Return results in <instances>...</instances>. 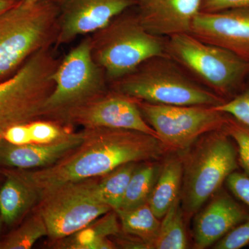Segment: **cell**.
<instances>
[{
	"mask_svg": "<svg viewBox=\"0 0 249 249\" xmlns=\"http://www.w3.org/2000/svg\"><path fill=\"white\" fill-rule=\"evenodd\" d=\"M79 145L41 169L19 170L40 196L65 183L98 178L124 163L160 159L166 151L160 139L132 129H83Z\"/></svg>",
	"mask_w": 249,
	"mask_h": 249,
	"instance_id": "1",
	"label": "cell"
},
{
	"mask_svg": "<svg viewBox=\"0 0 249 249\" xmlns=\"http://www.w3.org/2000/svg\"><path fill=\"white\" fill-rule=\"evenodd\" d=\"M109 85L136 101L152 104L217 106L225 101L166 55L149 59Z\"/></svg>",
	"mask_w": 249,
	"mask_h": 249,
	"instance_id": "2",
	"label": "cell"
},
{
	"mask_svg": "<svg viewBox=\"0 0 249 249\" xmlns=\"http://www.w3.org/2000/svg\"><path fill=\"white\" fill-rule=\"evenodd\" d=\"M59 13L53 0L34 4L22 0L0 14V81L12 76L37 52L54 47Z\"/></svg>",
	"mask_w": 249,
	"mask_h": 249,
	"instance_id": "3",
	"label": "cell"
},
{
	"mask_svg": "<svg viewBox=\"0 0 249 249\" xmlns=\"http://www.w3.org/2000/svg\"><path fill=\"white\" fill-rule=\"evenodd\" d=\"M165 54L199 84L227 101L244 89L249 61L191 34L167 37Z\"/></svg>",
	"mask_w": 249,
	"mask_h": 249,
	"instance_id": "4",
	"label": "cell"
},
{
	"mask_svg": "<svg viewBox=\"0 0 249 249\" xmlns=\"http://www.w3.org/2000/svg\"><path fill=\"white\" fill-rule=\"evenodd\" d=\"M129 10L90 35L93 60L103 69L109 84L149 59L166 55L167 38L149 32L137 12Z\"/></svg>",
	"mask_w": 249,
	"mask_h": 249,
	"instance_id": "5",
	"label": "cell"
},
{
	"mask_svg": "<svg viewBox=\"0 0 249 249\" xmlns=\"http://www.w3.org/2000/svg\"><path fill=\"white\" fill-rule=\"evenodd\" d=\"M60 60L53 47L42 49L12 76L0 81V137L12 126L42 119Z\"/></svg>",
	"mask_w": 249,
	"mask_h": 249,
	"instance_id": "6",
	"label": "cell"
},
{
	"mask_svg": "<svg viewBox=\"0 0 249 249\" xmlns=\"http://www.w3.org/2000/svg\"><path fill=\"white\" fill-rule=\"evenodd\" d=\"M232 142L224 129L213 131L201 139L183 163L180 200L187 213L197 212L238 168L237 147Z\"/></svg>",
	"mask_w": 249,
	"mask_h": 249,
	"instance_id": "7",
	"label": "cell"
},
{
	"mask_svg": "<svg viewBox=\"0 0 249 249\" xmlns=\"http://www.w3.org/2000/svg\"><path fill=\"white\" fill-rule=\"evenodd\" d=\"M53 78L55 85L44 106L42 119L62 124L73 108L109 89L106 73L93 60L90 35L61 58Z\"/></svg>",
	"mask_w": 249,
	"mask_h": 249,
	"instance_id": "8",
	"label": "cell"
},
{
	"mask_svg": "<svg viewBox=\"0 0 249 249\" xmlns=\"http://www.w3.org/2000/svg\"><path fill=\"white\" fill-rule=\"evenodd\" d=\"M97 178L66 183L41 195L37 212L50 238H66L113 211L99 199Z\"/></svg>",
	"mask_w": 249,
	"mask_h": 249,
	"instance_id": "9",
	"label": "cell"
},
{
	"mask_svg": "<svg viewBox=\"0 0 249 249\" xmlns=\"http://www.w3.org/2000/svg\"><path fill=\"white\" fill-rule=\"evenodd\" d=\"M136 101V100H135ZM137 101L145 121L167 147L186 150L200 136L223 129L227 114L214 106H167Z\"/></svg>",
	"mask_w": 249,
	"mask_h": 249,
	"instance_id": "10",
	"label": "cell"
},
{
	"mask_svg": "<svg viewBox=\"0 0 249 249\" xmlns=\"http://www.w3.org/2000/svg\"><path fill=\"white\" fill-rule=\"evenodd\" d=\"M63 124H76L83 129H132L160 139L144 119L137 101L110 88L103 94L71 109L65 116Z\"/></svg>",
	"mask_w": 249,
	"mask_h": 249,
	"instance_id": "11",
	"label": "cell"
},
{
	"mask_svg": "<svg viewBox=\"0 0 249 249\" xmlns=\"http://www.w3.org/2000/svg\"><path fill=\"white\" fill-rule=\"evenodd\" d=\"M58 35L54 48L89 36L116 16L139 5L138 0H60Z\"/></svg>",
	"mask_w": 249,
	"mask_h": 249,
	"instance_id": "12",
	"label": "cell"
},
{
	"mask_svg": "<svg viewBox=\"0 0 249 249\" xmlns=\"http://www.w3.org/2000/svg\"><path fill=\"white\" fill-rule=\"evenodd\" d=\"M190 34L249 61V7L199 12Z\"/></svg>",
	"mask_w": 249,
	"mask_h": 249,
	"instance_id": "13",
	"label": "cell"
},
{
	"mask_svg": "<svg viewBox=\"0 0 249 249\" xmlns=\"http://www.w3.org/2000/svg\"><path fill=\"white\" fill-rule=\"evenodd\" d=\"M202 0H143L137 14L149 32L161 37L190 34Z\"/></svg>",
	"mask_w": 249,
	"mask_h": 249,
	"instance_id": "14",
	"label": "cell"
},
{
	"mask_svg": "<svg viewBox=\"0 0 249 249\" xmlns=\"http://www.w3.org/2000/svg\"><path fill=\"white\" fill-rule=\"evenodd\" d=\"M249 219V213L245 208L227 193H219L196 218L193 237L196 248L214 245Z\"/></svg>",
	"mask_w": 249,
	"mask_h": 249,
	"instance_id": "15",
	"label": "cell"
},
{
	"mask_svg": "<svg viewBox=\"0 0 249 249\" xmlns=\"http://www.w3.org/2000/svg\"><path fill=\"white\" fill-rule=\"evenodd\" d=\"M83 138V131L72 132L63 140L51 143L15 145L0 139V165L18 170H37L50 166L78 146Z\"/></svg>",
	"mask_w": 249,
	"mask_h": 249,
	"instance_id": "16",
	"label": "cell"
},
{
	"mask_svg": "<svg viewBox=\"0 0 249 249\" xmlns=\"http://www.w3.org/2000/svg\"><path fill=\"white\" fill-rule=\"evenodd\" d=\"M0 189V216L1 221L14 225L40 199V193L23 177L19 170H7Z\"/></svg>",
	"mask_w": 249,
	"mask_h": 249,
	"instance_id": "17",
	"label": "cell"
},
{
	"mask_svg": "<svg viewBox=\"0 0 249 249\" xmlns=\"http://www.w3.org/2000/svg\"><path fill=\"white\" fill-rule=\"evenodd\" d=\"M183 173V161L179 157H170L160 165L158 178L148 200L152 212L159 219H161L180 197Z\"/></svg>",
	"mask_w": 249,
	"mask_h": 249,
	"instance_id": "18",
	"label": "cell"
},
{
	"mask_svg": "<svg viewBox=\"0 0 249 249\" xmlns=\"http://www.w3.org/2000/svg\"><path fill=\"white\" fill-rule=\"evenodd\" d=\"M117 214L109 211L101 219L93 222L76 233L73 237L64 242L63 248L77 249H111L115 245L108 240L109 235H116L119 232Z\"/></svg>",
	"mask_w": 249,
	"mask_h": 249,
	"instance_id": "19",
	"label": "cell"
},
{
	"mask_svg": "<svg viewBox=\"0 0 249 249\" xmlns=\"http://www.w3.org/2000/svg\"><path fill=\"white\" fill-rule=\"evenodd\" d=\"M115 212L125 233L135 236L139 240L145 242L148 249H153L160 222L152 212L148 203L132 209L119 210Z\"/></svg>",
	"mask_w": 249,
	"mask_h": 249,
	"instance_id": "20",
	"label": "cell"
},
{
	"mask_svg": "<svg viewBox=\"0 0 249 249\" xmlns=\"http://www.w3.org/2000/svg\"><path fill=\"white\" fill-rule=\"evenodd\" d=\"M137 163H124L97 178L96 191L99 199L113 211L120 209L129 180Z\"/></svg>",
	"mask_w": 249,
	"mask_h": 249,
	"instance_id": "21",
	"label": "cell"
},
{
	"mask_svg": "<svg viewBox=\"0 0 249 249\" xmlns=\"http://www.w3.org/2000/svg\"><path fill=\"white\" fill-rule=\"evenodd\" d=\"M160 169V165L155 163L137 165L129 180L120 209L117 211L132 209L148 203Z\"/></svg>",
	"mask_w": 249,
	"mask_h": 249,
	"instance_id": "22",
	"label": "cell"
},
{
	"mask_svg": "<svg viewBox=\"0 0 249 249\" xmlns=\"http://www.w3.org/2000/svg\"><path fill=\"white\" fill-rule=\"evenodd\" d=\"M161 219L158 235L154 242L153 249L188 248V240L183 224V209L180 197L172 204Z\"/></svg>",
	"mask_w": 249,
	"mask_h": 249,
	"instance_id": "23",
	"label": "cell"
},
{
	"mask_svg": "<svg viewBox=\"0 0 249 249\" xmlns=\"http://www.w3.org/2000/svg\"><path fill=\"white\" fill-rule=\"evenodd\" d=\"M48 235L47 227L38 212L28 219L0 242V249H31L41 237Z\"/></svg>",
	"mask_w": 249,
	"mask_h": 249,
	"instance_id": "24",
	"label": "cell"
},
{
	"mask_svg": "<svg viewBox=\"0 0 249 249\" xmlns=\"http://www.w3.org/2000/svg\"><path fill=\"white\" fill-rule=\"evenodd\" d=\"M31 142L51 143L67 138L71 126L51 119H40L28 124Z\"/></svg>",
	"mask_w": 249,
	"mask_h": 249,
	"instance_id": "25",
	"label": "cell"
},
{
	"mask_svg": "<svg viewBox=\"0 0 249 249\" xmlns=\"http://www.w3.org/2000/svg\"><path fill=\"white\" fill-rule=\"evenodd\" d=\"M223 129L237 147L239 164L249 176V127L228 115Z\"/></svg>",
	"mask_w": 249,
	"mask_h": 249,
	"instance_id": "26",
	"label": "cell"
},
{
	"mask_svg": "<svg viewBox=\"0 0 249 249\" xmlns=\"http://www.w3.org/2000/svg\"><path fill=\"white\" fill-rule=\"evenodd\" d=\"M214 108L249 127V85L234 97Z\"/></svg>",
	"mask_w": 249,
	"mask_h": 249,
	"instance_id": "27",
	"label": "cell"
},
{
	"mask_svg": "<svg viewBox=\"0 0 249 249\" xmlns=\"http://www.w3.org/2000/svg\"><path fill=\"white\" fill-rule=\"evenodd\" d=\"M225 181L232 195L249 208V175L236 170L228 177Z\"/></svg>",
	"mask_w": 249,
	"mask_h": 249,
	"instance_id": "28",
	"label": "cell"
},
{
	"mask_svg": "<svg viewBox=\"0 0 249 249\" xmlns=\"http://www.w3.org/2000/svg\"><path fill=\"white\" fill-rule=\"evenodd\" d=\"M249 7V0H202L200 12L214 13Z\"/></svg>",
	"mask_w": 249,
	"mask_h": 249,
	"instance_id": "29",
	"label": "cell"
},
{
	"mask_svg": "<svg viewBox=\"0 0 249 249\" xmlns=\"http://www.w3.org/2000/svg\"><path fill=\"white\" fill-rule=\"evenodd\" d=\"M2 138L15 145H23L31 142L28 124L12 126L4 132Z\"/></svg>",
	"mask_w": 249,
	"mask_h": 249,
	"instance_id": "30",
	"label": "cell"
},
{
	"mask_svg": "<svg viewBox=\"0 0 249 249\" xmlns=\"http://www.w3.org/2000/svg\"><path fill=\"white\" fill-rule=\"evenodd\" d=\"M232 236L238 245L243 247L249 245V219L234 229Z\"/></svg>",
	"mask_w": 249,
	"mask_h": 249,
	"instance_id": "31",
	"label": "cell"
},
{
	"mask_svg": "<svg viewBox=\"0 0 249 249\" xmlns=\"http://www.w3.org/2000/svg\"><path fill=\"white\" fill-rule=\"evenodd\" d=\"M21 1L22 0H0V14L19 4Z\"/></svg>",
	"mask_w": 249,
	"mask_h": 249,
	"instance_id": "32",
	"label": "cell"
},
{
	"mask_svg": "<svg viewBox=\"0 0 249 249\" xmlns=\"http://www.w3.org/2000/svg\"><path fill=\"white\" fill-rule=\"evenodd\" d=\"M41 0H23V2L26 4H34L38 2ZM53 1H56V2H60V0H53Z\"/></svg>",
	"mask_w": 249,
	"mask_h": 249,
	"instance_id": "33",
	"label": "cell"
},
{
	"mask_svg": "<svg viewBox=\"0 0 249 249\" xmlns=\"http://www.w3.org/2000/svg\"><path fill=\"white\" fill-rule=\"evenodd\" d=\"M1 216H0V231H1Z\"/></svg>",
	"mask_w": 249,
	"mask_h": 249,
	"instance_id": "34",
	"label": "cell"
},
{
	"mask_svg": "<svg viewBox=\"0 0 249 249\" xmlns=\"http://www.w3.org/2000/svg\"><path fill=\"white\" fill-rule=\"evenodd\" d=\"M138 1H139V3L142 2V1H143V0H138Z\"/></svg>",
	"mask_w": 249,
	"mask_h": 249,
	"instance_id": "35",
	"label": "cell"
},
{
	"mask_svg": "<svg viewBox=\"0 0 249 249\" xmlns=\"http://www.w3.org/2000/svg\"><path fill=\"white\" fill-rule=\"evenodd\" d=\"M1 139V137H0V139Z\"/></svg>",
	"mask_w": 249,
	"mask_h": 249,
	"instance_id": "36",
	"label": "cell"
}]
</instances>
